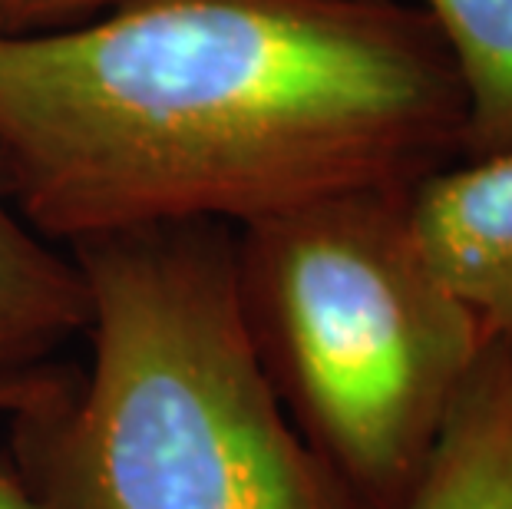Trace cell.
I'll list each match as a JSON object with an SVG mask.
<instances>
[{
    "label": "cell",
    "mask_w": 512,
    "mask_h": 509,
    "mask_svg": "<svg viewBox=\"0 0 512 509\" xmlns=\"http://www.w3.org/2000/svg\"><path fill=\"white\" fill-rule=\"evenodd\" d=\"M463 136L453 53L400 0H119L0 30V176L67 248L410 189Z\"/></svg>",
    "instance_id": "6da1fadb"
},
{
    "label": "cell",
    "mask_w": 512,
    "mask_h": 509,
    "mask_svg": "<svg viewBox=\"0 0 512 509\" xmlns=\"http://www.w3.org/2000/svg\"><path fill=\"white\" fill-rule=\"evenodd\" d=\"M70 255L90 367L7 417L40 509H361L261 367L232 225H146Z\"/></svg>",
    "instance_id": "7a4b0ae2"
},
{
    "label": "cell",
    "mask_w": 512,
    "mask_h": 509,
    "mask_svg": "<svg viewBox=\"0 0 512 509\" xmlns=\"http://www.w3.org/2000/svg\"><path fill=\"white\" fill-rule=\"evenodd\" d=\"M235 258L255 351L304 443L361 509H407L486 344L417 252L407 189L248 222Z\"/></svg>",
    "instance_id": "3957f363"
},
{
    "label": "cell",
    "mask_w": 512,
    "mask_h": 509,
    "mask_svg": "<svg viewBox=\"0 0 512 509\" xmlns=\"http://www.w3.org/2000/svg\"><path fill=\"white\" fill-rule=\"evenodd\" d=\"M407 225L440 285L486 341L512 351V149L456 159L407 189Z\"/></svg>",
    "instance_id": "277c9868"
},
{
    "label": "cell",
    "mask_w": 512,
    "mask_h": 509,
    "mask_svg": "<svg viewBox=\"0 0 512 509\" xmlns=\"http://www.w3.org/2000/svg\"><path fill=\"white\" fill-rule=\"evenodd\" d=\"M86 324L90 291L80 265L20 215L0 176V377L53 364Z\"/></svg>",
    "instance_id": "5b68a950"
},
{
    "label": "cell",
    "mask_w": 512,
    "mask_h": 509,
    "mask_svg": "<svg viewBox=\"0 0 512 509\" xmlns=\"http://www.w3.org/2000/svg\"><path fill=\"white\" fill-rule=\"evenodd\" d=\"M407 509H512V351L486 341Z\"/></svg>",
    "instance_id": "8992f818"
},
{
    "label": "cell",
    "mask_w": 512,
    "mask_h": 509,
    "mask_svg": "<svg viewBox=\"0 0 512 509\" xmlns=\"http://www.w3.org/2000/svg\"><path fill=\"white\" fill-rule=\"evenodd\" d=\"M466 93L463 159L512 149V0H423Z\"/></svg>",
    "instance_id": "52a82bcc"
},
{
    "label": "cell",
    "mask_w": 512,
    "mask_h": 509,
    "mask_svg": "<svg viewBox=\"0 0 512 509\" xmlns=\"http://www.w3.org/2000/svg\"><path fill=\"white\" fill-rule=\"evenodd\" d=\"M70 381V371L63 364H43L37 371L0 377V417H14L20 410H30L53 397Z\"/></svg>",
    "instance_id": "ba28073f"
},
{
    "label": "cell",
    "mask_w": 512,
    "mask_h": 509,
    "mask_svg": "<svg viewBox=\"0 0 512 509\" xmlns=\"http://www.w3.org/2000/svg\"><path fill=\"white\" fill-rule=\"evenodd\" d=\"M119 0H14L10 10V30H50L76 24L93 10H110Z\"/></svg>",
    "instance_id": "9c48e42d"
},
{
    "label": "cell",
    "mask_w": 512,
    "mask_h": 509,
    "mask_svg": "<svg viewBox=\"0 0 512 509\" xmlns=\"http://www.w3.org/2000/svg\"><path fill=\"white\" fill-rule=\"evenodd\" d=\"M0 509H40L24 480H20L10 453L4 450H0Z\"/></svg>",
    "instance_id": "30bf717a"
},
{
    "label": "cell",
    "mask_w": 512,
    "mask_h": 509,
    "mask_svg": "<svg viewBox=\"0 0 512 509\" xmlns=\"http://www.w3.org/2000/svg\"><path fill=\"white\" fill-rule=\"evenodd\" d=\"M10 10H14V0H0V20H4V30H10Z\"/></svg>",
    "instance_id": "8fae6325"
},
{
    "label": "cell",
    "mask_w": 512,
    "mask_h": 509,
    "mask_svg": "<svg viewBox=\"0 0 512 509\" xmlns=\"http://www.w3.org/2000/svg\"><path fill=\"white\" fill-rule=\"evenodd\" d=\"M0 30H4V20H0Z\"/></svg>",
    "instance_id": "7c38bea8"
}]
</instances>
